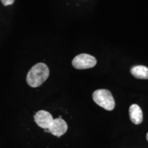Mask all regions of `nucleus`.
Returning <instances> with one entry per match:
<instances>
[{
  "label": "nucleus",
  "mask_w": 148,
  "mask_h": 148,
  "mask_svg": "<svg viewBox=\"0 0 148 148\" xmlns=\"http://www.w3.org/2000/svg\"><path fill=\"white\" fill-rule=\"evenodd\" d=\"M49 75V69L44 63L36 64L31 68L27 75L26 80L31 87L40 86L45 82Z\"/></svg>",
  "instance_id": "f257e3e1"
},
{
  "label": "nucleus",
  "mask_w": 148,
  "mask_h": 148,
  "mask_svg": "<svg viewBox=\"0 0 148 148\" xmlns=\"http://www.w3.org/2000/svg\"><path fill=\"white\" fill-rule=\"evenodd\" d=\"M92 99L98 106L106 110H112L115 107V101L110 90L98 89L92 93Z\"/></svg>",
  "instance_id": "f03ea898"
},
{
  "label": "nucleus",
  "mask_w": 148,
  "mask_h": 148,
  "mask_svg": "<svg viewBox=\"0 0 148 148\" xmlns=\"http://www.w3.org/2000/svg\"><path fill=\"white\" fill-rule=\"evenodd\" d=\"M97 64L94 56L88 53H81L76 56L72 60L73 67L77 69H86L93 67Z\"/></svg>",
  "instance_id": "7ed1b4c3"
},
{
  "label": "nucleus",
  "mask_w": 148,
  "mask_h": 148,
  "mask_svg": "<svg viewBox=\"0 0 148 148\" xmlns=\"http://www.w3.org/2000/svg\"><path fill=\"white\" fill-rule=\"evenodd\" d=\"M53 118L49 112L39 110L34 115V121L38 126L44 129H49L52 123Z\"/></svg>",
  "instance_id": "20e7f679"
},
{
  "label": "nucleus",
  "mask_w": 148,
  "mask_h": 148,
  "mask_svg": "<svg viewBox=\"0 0 148 148\" xmlns=\"http://www.w3.org/2000/svg\"><path fill=\"white\" fill-rule=\"evenodd\" d=\"M48 130H49V132H51L53 135L60 137L62 135L65 134L67 131L68 125L64 119L58 117L53 120L51 126Z\"/></svg>",
  "instance_id": "39448f33"
},
{
  "label": "nucleus",
  "mask_w": 148,
  "mask_h": 148,
  "mask_svg": "<svg viewBox=\"0 0 148 148\" xmlns=\"http://www.w3.org/2000/svg\"><path fill=\"white\" fill-rule=\"evenodd\" d=\"M129 114L131 121L136 125H139L143 120V114L140 107L136 103H133L129 108Z\"/></svg>",
  "instance_id": "423d86ee"
},
{
  "label": "nucleus",
  "mask_w": 148,
  "mask_h": 148,
  "mask_svg": "<svg viewBox=\"0 0 148 148\" xmlns=\"http://www.w3.org/2000/svg\"><path fill=\"white\" fill-rule=\"evenodd\" d=\"M131 74L137 79H148V67L143 65H136L131 68Z\"/></svg>",
  "instance_id": "0eeeda50"
},
{
  "label": "nucleus",
  "mask_w": 148,
  "mask_h": 148,
  "mask_svg": "<svg viewBox=\"0 0 148 148\" xmlns=\"http://www.w3.org/2000/svg\"><path fill=\"white\" fill-rule=\"evenodd\" d=\"M1 3H3V5L7 6V5H12V3H14V0H1Z\"/></svg>",
  "instance_id": "6e6552de"
},
{
  "label": "nucleus",
  "mask_w": 148,
  "mask_h": 148,
  "mask_svg": "<svg viewBox=\"0 0 148 148\" xmlns=\"http://www.w3.org/2000/svg\"><path fill=\"white\" fill-rule=\"evenodd\" d=\"M146 138H147V141H148V132H147V136H146Z\"/></svg>",
  "instance_id": "1a4fd4ad"
}]
</instances>
